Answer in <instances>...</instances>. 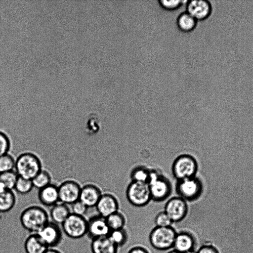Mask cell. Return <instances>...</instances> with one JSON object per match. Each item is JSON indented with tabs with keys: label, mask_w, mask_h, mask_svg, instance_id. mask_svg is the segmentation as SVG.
I'll list each match as a JSON object with an SVG mask.
<instances>
[{
	"label": "cell",
	"mask_w": 253,
	"mask_h": 253,
	"mask_svg": "<svg viewBox=\"0 0 253 253\" xmlns=\"http://www.w3.org/2000/svg\"><path fill=\"white\" fill-rule=\"evenodd\" d=\"M49 215L43 207L33 205L25 208L20 215L23 228L30 233H37L49 221Z\"/></svg>",
	"instance_id": "cell-1"
},
{
	"label": "cell",
	"mask_w": 253,
	"mask_h": 253,
	"mask_svg": "<svg viewBox=\"0 0 253 253\" xmlns=\"http://www.w3.org/2000/svg\"><path fill=\"white\" fill-rule=\"evenodd\" d=\"M42 169L41 159L33 152H23L15 159L14 171L19 177L32 180Z\"/></svg>",
	"instance_id": "cell-2"
},
{
	"label": "cell",
	"mask_w": 253,
	"mask_h": 253,
	"mask_svg": "<svg viewBox=\"0 0 253 253\" xmlns=\"http://www.w3.org/2000/svg\"><path fill=\"white\" fill-rule=\"evenodd\" d=\"M151 199L162 202L170 195L172 187L170 181L157 170L151 169L149 182Z\"/></svg>",
	"instance_id": "cell-3"
},
{
	"label": "cell",
	"mask_w": 253,
	"mask_h": 253,
	"mask_svg": "<svg viewBox=\"0 0 253 253\" xmlns=\"http://www.w3.org/2000/svg\"><path fill=\"white\" fill-rule=\"evenodd\" d=\"M177 232L172 226H155L149 236L151 246L159 251H167L173 248Z\"/></svg>",
	"instance_id": "cell-4"
},
{
	"label": "cell",
	"mask_w": 253,
	"mask_h": 253,
	"mask_svg": "<svg viewBox=\"0 0 253 253\" xmlns=\"http://www.w3.org/2000/svg\"><path fill=\"white\" fill-rule=\"evenodd\" d=\"M198 168L196 160L191 155L182 154L178 156L172 165V172L177 180L195 176Z\"/></svg>",
	"instance_id": "cell-5"
},
{
	"label": "cell",
	"mask_w": 253,
	"mask_h": 253,
	"mask_svg": "<svg viewBox=\"0 0 253 253\" xmlns=\"http://www.w3.org/2000/svg\"><path fill=\"white\" fill-rule=\"evenodd\" d=\"M63 233L73 239H79L86 235L87 219L84 216L71 213L61 225Z\"/></svg>",
	"instance_id": "cell-6"
},
{
	"label": "cell",
	"mask_w": 253,
	"mask_h": 253,
	"mask_svg": "<svg viewBox=\"0 0 253 253\" xmlns=\"http://www.w3.org/2000/svg\"><path fill=\"white\" fill-rule=\"evenodd\" d=\"M126 196L133 206L141 207L147 205L152 200L147 183L131 181L127 187Z\"/></svg>",
	"instance_id": "cell-7"
},
{
	"label": "cell",
	"mask_w": 253,
	"mask_h": 253,
	"mask_svg": "<svg viewBox=\"0 0 253 253\" xmlns=\"http://www.w3.org/2000/svg\"><path fill=\"white\" fill-rule=\"evenodd\" d=\"M202 186L199 179L195 176L177 180L176 192L178 197L186 201L196 200L201 195Z\"/></svg>",
	"instance_id": "cell-8"
},
{
	"label": "cell",
	"mask_w": 253,
	"mask_h": 253,
	"mask_svg": "<svg viewBox=\"0 0 253 253\" xmlns=\"http://www.w3.org/2000/svg\"><path fill=\"white\" fill-rule=\"evenodd\" d=\"M36 234L47 248H57L63 240L61 226L50 220Z\"/></svg>",
	"instance_id": "cell-9"
},
{
	"label": "cell",
	"mask_w": 253,
	"mask_h": 253,
	"mask_svg": "<svg viewBox=\"0 0 253 253\" xmlns=\"http://www.w3.org/2000/svg\"><path fill=\"white\" fill-rule=\"evenodd\" d=\"M82 186L76 181L68 179L58 186L59 202L71 205L79 200Z\"/></svg>",
	"instance_id": "cell-10"
},
{
	"label": "cell",
	"mask_w": 253,
	"mask_h": 253,
	"mask_svg": "<svg viewBox=\"0 0 253 253\" xmlns=\"http://www.w3.org/2000/svg\"><path fill=\"white\" fill-rule=\"evenodd\" d=\"M188 208L186 201L180 197H174L169 199L165 206L164 211L173 223L181 221L188 213Z\"/></svg>",
	"instance_id": "cell-11"
},
{
	"label": "cell",
	"mask_w": 253,
	"mask_h": 253,
	"mask_svg": "<svg viewBox=\"0 0 253 253\" xmlns=\"http://www.w3.org/2000/svg\"><path fill=\"white\" fill-rule=\"evenodd\" d=\"M110 232L106 218L98 214L92 216L87 219L86 235L91 240L107 237Z\"/></svg>",
	"instance_id": "cell-12"
},
{
	"label": "cell",
	"mask_w": 253,
	"mask_h": 253,
	"mask_svg": "<svg viewBox=\"0 0 253 253\" xmlns=\"http://www.w3.org/2000/svg\"><path fill=\"white\" fill-rule=\"evenodd\" d=\"M187 12L197 21L208 18L211 13L212 7L207 0H192L188 1Z\"/></svg>",
	"instance_id": "cell-13"
},
{
	"label": "cell",
	"mask_w": 253,
	"mask_h": 253,
	"mask_svg": "<svg viewBox=\"0 0 253 253\" xmlns=\"http://www.w3.org/2000/svg\"><path fill=\"white\" fill-rule=\"evenodd\" d=\"M102 195L100 188L92 183H87L82 186L79 200L88 208L95 207Z\"/></svg>",
	"instance_id": "cell-14"
},
{
	"label": "cell",
	"mask_w": 253,
	"mask_h": 253,
	"mask_svg": "<svg viewBox=\"0 0 253 253\" xmlns=\"http://www.w3.org/2000/svg\"><path fill=\"white\" fill-rule=\"evenodd\" d=\"M119 203L116 197L110 194H102L95 208L98 214L104 218L118 211Z\"/></svg>",
	"instance_id": "cell-15"
},
{
	"label": "cell",
	"mask_w": 253,
	"mask_h": 253,
	"mask_svg": "<svg viewBox=\"0 0 253 253\" xmlns=\"http://www.w3.org/2000/svg\"><path fill=\"white\" fill-rule=\"evenodd\" d=\"M196 240L194 235L190 232L182 230L175 236L173 249L181 253H185L191 250H194Z\"/></svg>",
	"instance_id": "cell-16"
},
{
	"label": "cell",
	"mask_w": 253,
	"mask_h": 253,
	"mask_svg": "<svg viewBox=\"0 0 253 253\" xmlns=\"http://www.w3.org/2000/svg\"><path fill=\"white\" fill-rule=\"evenodd\" d=\"M38 197L42 205L52 207L59 202L58 186L51 183L39 189Z\"/></svg>",
	"instance_id": "cell-17"
},
{
	"label": "cell",
	"mask_w": 253,
	"mask_h": 253,
	"mask_svg": "<svg viewBox=\"0 0 253 253\" xmlns=\"http://www.w3.org/2000/svg\"><path fill=\"white\" fill-rule=\"evenodd\" d=\"M118 249L108 236L92 240L90 244L92 253H117Z\"/></svg>",
	"instance_id": "cell-18"
},
{
	"label": "cell",
	"mask_w": 253,
	"mask_h": 253,
	"mask_svg": "<svg viewBox=\"0 0 253 253\" xmlns=\"http://www.w3.org/2000/svg\"><path fill=\"white\" fill-rule=\"evenodd\" d=\"M71 213L69 206L59 202L51 207L49 215L50 221L61 225Z\"/></svg>",
	"instance_id": "cell-19"
},
{
	"label": "cell",
	"mask_w": 253,
	"mask_h": 253,
	"mask_svg": "<svg viewBox=\"0 0 253 253\" xmlns=\"http://www.w3.org/2000/svg\"><path fill=\"white\" fill-rule=\"evenodd\" d=\"M16 203V197L13 190L0 187V214L10 211Z\"/></svg>",
	"instance_id": "cell-20"
},
{
	"label": "cell",
	"mask_w": 253,
	"mask_h": 253,
	"mask_svg": "<svg viewBox=\"0 0 253 253\" xmlns=\"http://www.w3.org/2000/svg\"><path fill=\"white\" fill-rule=\"evenodd\" d=\"M24 247L26 253H44L47 249L36 233H30L26 237Z\"/></svg>",
	"instance_id": "cell-21"
},
{
	"label": "cell",
	"mask_w": 253,
	"mask_h": 253,
	"mask_svg": "<svg viewBox=\"0 0 253 253\" xmlns=\"http://www.w3.org/2000/svg\"><path fill=\"white\" fill-rule=\"evenodd\" d=\"M177 24L181 30L184 32H190L195 28L197 20L188 12H185L179 16Z\"/></svg>",
	"instance_id": "cell-22"
},
{
	"label": "cell",
	"mask_w": 253,
	"mask_h": 253,
	"mask_svg": "<svg viewBox=\"0 0 253 253\" xmlns=\"http://www.w3.org/2000/svg\"><path fill=\"white\" fill-rule=\"evenodd\" d=\"M151 169L144 166L135 167L130 173L132 181L147 183L150 176Z\"/></svg>",
	"instance_id": "cell-23"
},
{
	"label": "cell",
	"mask_w": 253,
	"mask_h": 253,
	"mask_svg": "<svg viewBox=\"0 0 253 253\" xmlns=\"http://www.w3.org/2000/svg\"><path fill=\"white\" fill-rule=\"evenodd\" d=\"M52 177L50 173L45 169H42L32 179L34 187L41 189L51 184Z\"/></svg>",
	"instance_id": "cell-24"
},
{
	"label": "cell",
	"mask_w": 253,
	"mask_h": 253,
	"mask_svg": "<svg viewBox=\"0 0 253 253\" xmlns=\"http://www.w3.org/2000/svg\"><path fill=\"white\" fill-rule=\"evenodd\" d=\"M106 220L111 231L124 228L126 224L125 217L119 211L110 215Z\"/></svg>",
	"instance_id": "cell-25"
},
{
	"label": "cell",
	"mask_w": 253,
	"mask_h": 253,
	"mask_svg": "<svg viewBox=\"0 0 253 253\" xmlns=\"http://www.w3.org/2000/svg\"><path fill=\"white\" fill-rule=\"evenodd\" d=\"M18 177L14 170L0 173V185L6 189L13 190Z\"/></svg>",
	"instance_id": "cell-26"
},
{
	"label": "cell",
	"mask_w": 253,
	"mask_h": 253,
	"mask_svg": "<svg viewBox=\"0 0 253 253\" xmlns=\"http://www.w3.org/2000/svg\"><path fill=\"white\" fill-rule=\"evenodd\" d=\"M108 237L118 248L123 246L128 238L127 232L124 228L111 230Z\"/></svg>",
	"instance_id": "cell-27"
},
{
	"label": "cell",
	"mask_w": 253,
	"mask_h": 253,
	"mask_svg": "<svg viewBox=\"0 0 253 253\" xmlns=\"http://www.w3.org/2000/svg\"><path fill=\"white\" fill-rule=\"evenodd\" d=\"M15 159L9 153L0 156V173L14 170Z\"/></svg>",
	"instance_id": "cell-28"
},
{
	"label": "cell",
	"mask_w": 253,
	"mask_h": 253,
	"mask_svg": "<svg viewBox=\"0 0 253 253\" xmlns=\"http://www.w3.org/2000/svg\"><path fill=\"white\" fill-rule=\"evenodd\" d=\"M33 187L32 180L18 176L14 189L17 193L24 195L30 193Z\"/></svg>",
	"instance_id": "cell-29"
},
{
	"label": "cell",
	"mask_w": 253,
	"mask_h": 253,
	"mask_svg": "<svg viewBox=\"0 0 253 253\" xmlns=\"http://www.w3.org/2000/svg\"><path fill=\"white\" fill-rule=\"evenodd\" d=\"M11 142L8 135L0 129V156L9 153Z\"/></svg>",
	"instance_id": "cell-30"
},
{
	"label": "cell",
	"mask_w": 253,
	"mask_h": 253,
	"mask_svg": "<svg viewBox=\"0 0 253 253\" xmlns=\"http://www.w3.org/2000/svg\"><path fill=\"white\" fill-rule=\"evenodd\" d=\"M156 226L169 227L173 223L168 215L164 211L158 213L155 218Z\"/></svg>",
	"instance_id": "cell-31"
},
{
	"label": "cell",
	"mask_w": 253,
	"mask_h": 253,
	"mask_svg": "<svg viewBox=\"0 0 253 253\" xmlns=\"http://www.w3.org/2000/svg\"><path fill=\"white\" fill-rule=\"evenodd\" d=\"M88 208L80 200L71 205L70 208L71 213L76 215L84 216L86 213Z\"/></svg>",
	"instance_id": "cell-32"
},
{
	"label": "cell",
	"mask_w": 253,
	"mask_h": 253,
	"mask_svg": "<svg viewBox=\"0 0 253 253\" xmlns=\"http://www.w3.org/2000/svg\"><path fill=\"white\" fill-rule=\"evenodd\" d=\"M184 1L179 0H161L159 1L161 5L165 9L172 10L179 7Z\"/></svg>",
	"instance_id": "cell-33"
},
{
	"label": "cell",
	"mask_w": 253,
	"mask_h": 253,
	"mask_svg": "<svg viewBox=\"0 0 253 253\" xmlns=\"http://www.w3.org/2000/svg\"><path fill=\"white\" fill-rule=\"evenodd\" d=\"M197 253H219L214 246L211 245H205L201 246L197 251Z\"/></svg>",
	"instance_id": "cell-34"
},
{
	"label": "cell",
	"mask_w": 253,
	"mask_h": 253,
	"mask_svg": "<svg viewBox=\"0 0 253 253\" xmlns=\"http://www.w3.org/2000/svg\"><path fill=\"white\" fill-rule=\"evenodd\" d=\"M127 253H149V252L143 247L135 246L131 248Z\"/></svg>",
	"instance_id": "cell-35"
},
{
	"label": "cell",
	"mask_w": 253,
	"mask_h": 253,
	"mask_svg": "<svg viewBox=\"0 0 253 253\" xmlns=\"http://www.w3.org/2000/svg\"><path fill=\"white\" fill-rule=\"evenodd\" d=\"M44 253H63L57 248H47Z\"/></svg>",
	"instance_id": "cell-36"
},
{
	"label": "cell",
	"mask_w": 253,
	"mask_h": 253,
	"mask_svg": "<svg viewBox=\"0 0 253 253\" xmlns=\"http://www.w3.org/2000/svg\"><path fill=\"white\" fill-rule=\"evenodd\" d=\"M168 253H181L173 249L172 250L169 251Z\"/></svg>",
	"instance_id": "cell-37"
},
{
	"label": "cell",
	"mask_w": 253,
	"mask_h": 253,
	"mask_svg": "<svg viewBox=\"0 0 253 253\" xmlns=\"http://www.w3.org/2000/svg\"><path fill=\"white\" fill-rule=\"evenodd\" d=\"M185 253H197V251H195V250H191L189 251H188Z\"/></svg>",
	"instance_id": "cell-38"
}]
</instances>
